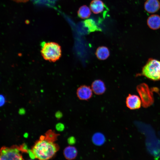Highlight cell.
<instances>
[{
    "instance_id": "6da1fadb",
    "label": "cell",
    "mask_w": 160,
    "mask_h": 160,
    "mask_svg": "<svg viewBox=\"0 0 160 160\" xmlns=\"http://www.w3.org/2000/svg\"><path fill=\"white\" fill-rule=\"evenodd\" d=\"M54 141L41 136L31 150L35 158L39 160H47L51 158L59 149Z\"/></svg>"
},
{
    "instance_id": "7a4b0ae2",
    "label": "cell",
    "mask_w": 160,
    "mask_h": 160,
    "mask_svg": "<svg viewBox=\"0 0 160 160\" xmlns=\"http://www.w3.org/2000/svg\"><path fill=\"white\" fill-rule=\"evenodd\" d=\"M61 49L57 43L50 42L45 43L41 50L43 58L50 62H55L58 60L61 56Z\"/></svg>"
},
{
    "instance_id": "3957f363",
    "label": "cell",
    "mask_w": 160,
    "mask_h": 160,
    "mask_svg": "<svg viewBox=\"0 0 160 160\" xmlns=\"http://www.w3.org/2000/svg\"><path fill=\"white\" fill-rule=\"evenodd\" d=\"M142 74L153 81L160 80V61L149 59L143 68Z\"/></svg>"
},
{
    "instance_id": "277c9868",
    "label": "cell",
    "mask_w": 160,
    "mask_h": 160,
    "mask_svg": "<svg viewBox=\"0 0 160 160\" xmlns=\"http://www.w3.org/2000/svg\"><path fill=\"white\" fill-rule=\"evenodd\" d=\"M20 146L3 147L0 150V160H24Z\"/></svg>"
},
{
    "instance_id": "5b68a950",
    "label": "cell",
    "mask_w": 160,
    "mask_h": 160,
    "mask_svg": "<svg viewBox=\"0 0 160 160\" xmlns=\"http://www.w3.org/2000/svg\"><path fill=\"white\" fill-rule=\"evenodd\" d=\"M137 89L143 106L146 108L151 105L153 102V94L147 85L145 83L141 84L137 86Z\"/></svg>"
},
{
    "instance_id": "8992f818",
    "label": "cell",
    "mask_w": 160,
    "mask_h": 160,
    "mask_svg": "<svg viewBox=\"0 0 160 160\" xmlns=\"http://www.w3.org/2000/svg\"><path fill=\"white\" fill-rule=\"evenodd\" d=\"M92 92L91 88L89 86L83 85L77 89L76 95L80 100H87L92 97Z\"/></svg>"
},
{
    "instance_id": "52a82bcc",
    "label": "cell",
    "mask_w": 160,
    "mask_h": 160,
    "mask_svg": "<svg viewBox=\"0 0 160 160\" xmlns=\"http://www.w3.org/2000/svg\"><path fill=\"white\" fill-rule=\"evenodd\" d=\"M141 104L140 98L137 95L129 94L126 98V105L130 109H139L141 107Z\"/></svg>"
},
{
    "instance_id": "ba28073f",
    "label": "cell",
    "mask_w": 160,
    "mask_h": 160,
    "mask_svg": "<svg viewBox=\"0 0 160 160\" xmlns=\"http://www.w3.org/2000/svg\"><path fill=\"white\" fill-rule=\"evenodd\" d=\"M91 89L93 92L97 95L103 94L106 89L104 82L100 79L95 80L91 84Z\"/></svg>"
},
{
    "instance_id": "9c48e42d",
    "label": "cell",
    "mask_w": 160,
    "mask_h": 160,
    "mask_svg": "<svg viewBox=\"0 0 160 160\" xmlns=\"http://www.w3.org/2000/svg\"><path fill=\"white\" fill-rule=\"evenodd\" d=\"M160 8V3L158 0H147L145 4V10L150 13L157 12Z\"/></svg>"
},
{
    "instance_id": "30bf717a",
    "label": "cell",
    "mask_w": 160,
    "mask_h": 160,
    "mask_svg": "<svg viewBox=\"0 0 160 160\" xmlns=\"http://www.w3.org/2000/svg\"><path fill=\"white\" fill-rule=\"evenodd\" d=\"M90 7L94 13L98 14L102 12L106 7L101 0H93L90 3Z\"/></svg>"
},
{
    "instance_id": "8fae6325",
    "label": "cell",
    "mask_w": 160,
    "mask_h": 160,
    "mask_svg": "<svg viewBox=\"0 0 160 160\" xmlns=\"http://www.w3.org/2000/svg\"><path fill=\"white\" fill-rule=\"evenodd\" d=\"M95 54L98 59L104 60L107 59L109 56L110 52L107 47L102 46L97 48Z\"/></svg>"
},
{
    "instance_id": "7c38bea8",
    "label": "cell",
    "mask_w": 160,
    "mask_h": 160,
    "mask_svg": "<svg viewBox=\"0 0 160 160\" xmlns=\"http://www.w3.org/2000/svg\"><path fill=\"white\" fill-rule=\"evenodd\" d=\"M147 24L152 29L156 30L159 29L160 28V17L156 15H151L147 20Z\"/></svg>"
},
{
    "instance_id": "4fadbf2b",
    "label": "cell",
    "mask_w": 160,
    "mask_h": 160,
    "mask_svg": "<svg viewBox=\"0 0 160 160\" xmlns=\"http://www.w3.org/2000/svg\"><path fill=\"white\" fill-rule=\"evenodd\" d=\"M63 153L65 158L70 160L76 158L77 155V151L75 147L69 146L65 148Z\"/></svg>"
},
{
    "instance_id": "5bb4252c",
    "label": "cell",
    "mask_w": 160,
    "mask_h": 160,
    "mask_svg": "<svg viewBox=\"0 0 160 160\" xmlns=\"http://www.w3.org/2000/svg\"><path fill=\"white\" fill-rule=\"evenodd\" d=\"M83 23L84 26L88 28V31L89 32L102 31L101 28L97 26L95 21L93 19L85 20L84 21Z\"/></svg>"
},
{
    "instance_id": "9a60e30c",
    "label": "cell",
    "mask_w": 160,
    "mask_h": 160,
    "mask_svg": "<svg viewBox=\"0 0 160 160\" xmlns=\"http://www.w3.org/2000/svg\"><path fill=\"white\" fill-rule=\"evenodd\" d=\"M77 13L78 17L82 19L87 18L91 14L90 9L85 5L80 7Z\"/></svg>"
},
{
    "instance_id": "2e32d148",
    "label": "cell",
    "mask_w": 160,
    "mask_h": 160,
    "mask_svg": "<svg viewBox=\"0 0 160 160\" xmlns=\"http://www.w3.org/2000/svg\"><path fill=\"white\" fill-rule=\"evenodd\" d=\"M92 141L93 143L97 145H101L104 144L105 138L104 135L100 133L95 134L92 137Z\"/></svg>"
},
{
    "instance_id": "e0dca14e",
    "label": "cell",
    "mask_w": 160,
    "mask_h": 160,
    "mask_svg": "<svg viewBox=\"0 0 160 160\" xmlns=\"http://www.w3.org/2000/svg\"><path fill=\"white\" fill-rule=\"evenodd\" d=\"M55 128L57 131L61 132L64 130L65 129V126L62 123L59 122L56 124Z\"/></svg>"
},
{
    "instance_id": "ac0fdd59",
    "label": "cell",
    "mask_w": 160,
    "mask_h": 160,
    "mask_svg": "<svg viewBox=\"0 0 160 160\" xmlns=\"http://www.w3.org/2000/svg\"><path fill=\"white\" fill-rule=\"evenodd\" d=\"M46 137L49 140H55L56 138V135L52 132L49 131L47 133Z\"/></svg>"
},
{
    "instance_id": "d6986e66",
    "label": "cell",
    "mask_w": 160,
    "mask_h": 160,
    "mask_svg": "<svg viewBox=\"0 0 160 160\" xmlns=\"http://www.w3.org/2000/svg\"><path fill=\"white\" fill-rule=\"evenodd\" d=\"M6 99L5 96L1 94L0 95V106H2L4 105L6 103Z\"/></svg>"
},
{
    "instance_id": "ffe728a7",
    "label": "cell",
    "mask_w": 160,
    "mask_h": 160,
    "mask_svg": "<svg viewBox=\"0 0 160 160\" xmlns=\"http://www.w3.org/2000/svg\"><path fill=\"white\" fill-rule=\"evenodd\" d=\"M55 116L57 119H60L62 117L63 114L60 111H57L56 112Z\"/></svg>"
},
{
    "instance_id": "44dd1931",
    "label": "cell",
    "mask_w": 160,
    "mask_h": 160,
    "mask_svg": "<svg viewBox=\"0 0 160 160\" xmlns=\"http://www.w3.org/2000/svg\"><path fill=\"white\" fill-rule=\"evenodd\" d=\"M75 140L73 137H69L68 140L69 144H73L75 142Z\"/></svg>"
},
{
    "instance_id": "7402d4cb",
    "label": "cell",
    "mask_w": 160,
    "mask_h": 160,
    "mask_svg": "<svg viewBox=\"0 0 160 160\" xmlns=\"http://www.w3.org/2000/svg\"><path fill=\"white\" fill-rule=\"evenodd\" d=\"M18 113L20 115H23L25 113V110L23 108H21L19 109Z\"/></svg>"
},
{
    "instance_id": "603a6c76",
    "label": "cell",
    "mask_w": 160,
    "mask_h": 160,
    "mask_svg": "<svg viewBox=\"0 0 160 160\" xmlns=\"http://www.w3.org/2000/svg\"><path fill=\"white\" fill-rule=\"evenodd\" d=\"M16 1L18 2H26L28 0H13Z\"/></svg>"
},
{
    "instance_id": "cb8c5ba5",
    "label": "cell",
    "mask_w": 160,
    "mask_h": 160,
    "mask_svg": "<svg viewBox=\"0 0 160 160\" xmlns=\"http://www.w3.org/2000/svg\"><path fill=\"white\" fill-rule=\"evenodd\" d=\"M28 136V134L27 132H25L23 134V137L25 138H27Z\"/></svg>"
}]
</instances>
